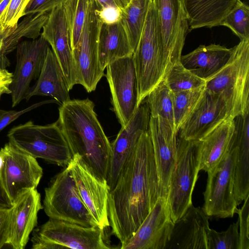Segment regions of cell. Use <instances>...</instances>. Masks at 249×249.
Listing matches in <instances>:
<instances>
[{"instance_id":"1","label":"cell","mask_w":249,"mask_h":249,"mask_svg":"<svg viewBox=\"0 0 249 249\" xmlns=\"http://www.w3.org/2000/svg\"><path fill=\"white\" fill-rule=\"evenodd\" d=\"M159 197L158 173L148 130L142 135L108 194L109 226L120 242V249L133 235Z\"/></svg>"},{"instance_id":"2","label":"cell","mask_w":249,"mask_h":249,"mask_svg":"<svg viewBox=\"0 0 249 249\" xmlns=\"http://www.w3.org/2000/svg\"><path fill=\"white\" fill-rule=\"evenodd\" d=\"M94 107L89 98L70 100L59 107L57 122L72 156L78 154L96 176L107 180L111 143L98 119Z\"/></svg>"},{"instance_id":"3","label":"cell","mask_w":249,"mask_h":249,"mask_svg":"<svg viewBox=\"0 0 249 249\" xmlns=\"http://www.w3.org/2000/svg\"><path fill=\"white\" fill-rule=\"evenodd\" d=\"M205 81L206 90L226 101L232 118L249 113V39L232 47L227 63Z\"/></svg>"},{"instance_id":"4","label":"cell","mask_w":249,"mask_h":249,"mask_svg":"<svg viewBox=\"0 0 249 249\" xmlns=\"http://www.w3.org/2000/svg\"><path fill=\"white\" fill-rule=\"evenodd\" d=\"M7 137L20 150L58 166L66 167L72 157L57 121L44 125L29 121L10 129Z\"/></svg>"},{"instance_id":"5","label":"cell","mask_w":249,"mask_h":249,"mask_svg":"<svg viewBox=\"0 0 249 249\" xmlns=\"http://www.w3.org/2000/svg\"><path fill=\"white\" fill-rule=\"evenodd\" d=\"M139 85V104L164 78L165 68L157 13L151 2L141 36L133 54Z\"/></svg>"},{"instance_id":"6","label":"cell","mask_w":249,"mask_h":249,"mask_svg":"<svg viewBox=\"0 0 249 249\" xmlns=\"http://www.w3.org/2000/svg\"><path fill=\"white\" fill-rule=\"evenodd\" d=\"M33 249H108L104 230L50 218L33 230Z\"/></svg>"},{"instance_id":"7","label":"cell","mask_w":249,"mask_h":249,"mask_svg":"<svg viewBox=\"0 0 249 249\" xmlns=\"http://www.w3.org/2000/svg\"><path fill=\"white\" fill-rule=\"evenodd\" d=\"M43 208L50 218L99 227L82 200L67 166L55 175L45 188Z\"/></svg>"},{"instance_id":"8","label":"cell","mask_w":249,"mask_h":249,"mask_svg":"<svg viewBox=\"0 0 249 249\" xmlns=\"http://www.w3.org/2000/svg\"><path fill=\"white\" fill-rule=\"evenodd\" d=\"M198 141L179 138L177 141V156L171 174L167 204L171 218L174 223L192 203L193 191L199 171Z\"/></svg>"},{"instance_id":"9","label":"cell","mask_w":249,"mask_h":249,"mask_svg":"<svg viewBox=\"0 0 249 249\" xmlns=\"http://www.w3.org/2000/svg\"><path fill=\"white\" fill-rule=\"evenodd\" d=\"M0 185L13 203L23 192L36 189L43 169L36 159L8 142L0 149Z\"/></svg>"},{"instance_id":"10","label":"cell","mask_w":249,"mask_h":249,"mask_svg":"<svg viewBox=\"0 0 249 249\" xmlns=\"http://www.w3.org/2000/svg\"><path fill=\"white\" fill-rule=\"evenodd\" d=\"M102 23L99 19L94 0H90L86 20L79 41L72 49L77 84L88 92L95 90L104 76L98 58L99 35Z\"/></svg>"},{"instance_id":"11","label":"cell","mask_w":249,"mask_h":249,"mask_svg":"<svg viewBox=\"0 0 249 249\" xmlns=\"http://www.w3.org/2000/svg\"><path fill=\"white\" fill-rule=\"evenodd\" d=\"M235 148L232 139L222 160L207 172L202 209L208 217H232L237 209L233 189V170Z\"/></svg>"},{"instance_id":"12","label":"cell","mask_w":249,"mask_h":249,"mask_svg":"<svg viewBox=\"0 0 249 249\" xmlns=\"http://www.w3.org/2000/svg\"><path fill=\"white\" fill-rule=\"evenodd\" d=\"M112 104L122 127L131 119L139 104V85L131 56L117 59L106 67Z\"/></svg>"},{"instance_id":"13","label":"cell","mask_w":249,"mask_h":249,"mask_svg":"<svg viewBox=\"0 0 249 249\" xmlns=\"http://www.w3.org/2000/svg\"><path fill=\"white\" fill-rule=\"evenodd\" d=\"M153 3L161 39L165 75L174 63L180 61L189 31L188 18L181 0H153Z\"/></svg>"},{"instance_id":"14","label":"cell","mask_w":249,"mask_h":249,"mask_svg":"<svg viewBox=\"0 0 249 249\" xmlns=\"http://www.w3.org/2000/svg\"><path fill=\"white\" fill-rule=\"evenodd\" d=\"M80 197L86 207L103 230L109 226L108 197L109 188L106 179L96 176L78 154H74L67 165Z\"/></svg>"},{"instance_id":"15","label":"cell","mask_w":249,"mask_h":249,"mask_svg":"<svg viewBox=\"0 0 249 249\" xmlns=\"http://www.w3.org/2000/svg\"><path fill=\"white\" fill-rule=\"evenodd\" d=\"M49 45L40 35L32 41L20 42L17 46L16 66L10 86L12 107L25 99L31 81L38 78Z\"/></svg>"},{"instance_id":"16","label":"cell","mask_w":249,"mask_h":249,"mask_svg":"<svg viewBox=\"0 0 249 249\" xmlns=\"http://www.w3.org/2000/svg\"><path fill=\"white\" fill-rule=\"evenodd\" d=\"M229 118L232 117L225 99L205 88L196 105L179 128V138L199 141Z\"/></svg>"},{"instance_id":"17","label":"cell","mask_w":249,"mask_h":249,"mask_svg":"<svg viewBox=\"0 0 249 249\" xmlns=\"http://www.w3.org/2000/svg\"><path fill=\"white\" fill-rule=\"evenodd\" d=\"M148 131L158 173L159 196L167 199L171 175L177 161L178 133L160 116H150Z\"/></svg>"},{"instance_id":"18","label":"cell","mask_w":249,"mask_h":249,"mask_svg":"<svg viewBox=\"0 0 249 249\" xmlns=\"http://www.w3.org/2000/svg\"><path fill=\"white\" fill-rule=\"evenodd\" d=\"M150 112L144 100L111 144V154L107 181L109 191L114 187L125 162L130 156L142 136L149 128Z\"/></svg>"},{"instance_id":"19","label":"cell","mask_w":249,"mask_h":249,"mask_svg":"<svg viewBox=\"0 0 249 249\" xmlns=\"http://www.w3.org/2000/svg\"><path fill=\"white\" fill-rule=\"evenodd\" d=\"M173 226L167 199L159 197L143 222L121 249H164Z\"/></svg>"},{"instance_id":"20","label":"cell","mask_w":249,"mask_h":249,"mask_svg":"<svg viewBox=\"0 0 249 249\" xmlns=\"http://www.w3.org/2000/svg\"><path fill=\"white\" fill-rule=\"evenodd\" d=\"M41 35L51 46L63 72L69 90L77 84L68 22L63 4L49 13Z\"/></svg>"},{"instance_id":"21","label":"cell","mask_w":249,"mask_h":249,"mask_svg":"<svg viewBox=\"0 0 249 249\" xmlns=\"http://www.w3.org/2000/svg\"><path fill=\"white\" fill-rule=\"evenodd\" d=\"M11 209L8 245L14 249H24L37 226L38 213L43 209L40 193L36 189L23 192Z\"/></svg>"},{"instance_id":"22","label":"cell","mask_w":249,"mask_h":249,"mask_svg":"<svg viewBox=\"0 0 249 249\" xmlns=\"http://www.w3.org/2000/svg\"><path fill=\"white\" fill-rule=\"evenodd\" d=\"M209 219L202 208L192 204L174 223L164 249H208Z\"/></svg>"},{"instance_id":"23","label":"cell","mask_w":249,"mask_h":249,"mask_svg":"<svg viewBox=\"0 0 249 249\" xmlns=\"http://www.w3.org/2000/svg\"><path fill=\"white\" fill-rule=\"evenodd\" d=\"M233 189L237 206L249 195V113L234 118Z\"/></svg>"},{"instance_id":"24","label":"cell","mask_w":249,"mask_h":249,"mask_svg":"<svg viewBox=\"0 0 249 249\" xmlns=\"http://www.w3.org/2000/svg\"><path fill=\"white\" fill-rule=\"evenodd\" d=\"M69 89L59 62L50 48L36 83L28 90L25 99L35 95L48 96L60 105L69 101Z\"/></svg>"},{"instance_id":"25","label":"cell","mask_w":249,"mask_h":249,"mask_svg":"<svg viewBox=\"0 0 249 249\" xmlns=\"http://www.w3.org/2000/svg\"><path fill=\"white\" fill-rule=\"evenodd\" d=\"M232 51V48L219 44L200 45L189 53L181 55L180 62L193 74L206 81L224 67Z\"/></svg>"},{"instance_id":"26","label":"cell","mask_w":249,"mask_h":249,"mask_svg":"<svg viewBox=\"0 0 249 249\" xmlns=\"http://www.w3.org/2000/svg\"><path fill=\"white\" fill-rule=\"evenodd\" d=\"M235 129L234 119L229 118L198 141L199 171L208 172L222 160L229 150Z\"/></svg>"},{"instance_id":"27","label":"cell","mask_w":249,"mask_h":249,"mask_svg":"<svg viewBox=\"0 0 249 249\" xmlns=\"http://www.w3.org/2000/svg\"><path fill=\"white\" fill-rule=\"evenodd\" d=\"M188 18L189 31L219 26L238 0H181Z\"/></svg>"},{"instance_id":"28","label":"cell","mask_w":249,"mask_h":249,"mask_svg":"<svg viewBox=\"0 0 249 249\" xmlns=\"http://www.w3.org/2000/svg\"><path fill=\"white\" fill-rule=\"evenodd\" d=\"M133 54V51L121 21L113 24L102 23L98 40V58L101 68L104 71L112 61Z\"/></svg>"},{"instance_id":"29","label":"cell","mask_w":249,"mask_h":249,"mask_svg":"<svg viewBox=\"0 0 249 249\" xmlns=\"http://www.w3.org/2000/svg\"><path fill=\"white\" fill-rule=\"evenodd\" d=\"M49 13H38L26 15L14 28L0 37L2 40L0 54V68H6L10 65L7 55L16 49L23 37L35 39L41 35V31L48 19Z\"/></svg>"},{"instance_id":"30","label":"cell","mask_w":249,"mask_h":249,"mask_svg":"<svg viewBox=\"0 0 249 249\" xmlns=\"http://www.w3.org/2000/svg\"><path fill=\"white\" fill-rule=\"evenodd\" d=\"M153 0H131L122 10V23L133 53L138 46L148 9Z\"/></svg>"},{"instance_id":"31","label":"cell","mask_w":249,"mask_h":249,"mask_svg":"<svg viewBox=\"0 0 249 249\" xmlns=\"http://www.w3.org/2000/svg\"><path fill=\"white\" fill-rule=\"evenodd\" d=\"M145 98L150 116H160L164 118L176 132L174 117L173 92L164 81L162 80L157 85Z\"/></svg>"},{"instance_id":"32","label":"cell","mask_w":249,"mask_h":249,"mask_svg":"<svg viewBox=\"0 0 249 249\" xmlns=\"http://www.w3.org/2000/svg\"><path fill=\"white\" fill-rule=\"evenodd\" d=\"M90 1V0H67L63 4L72 50L76 47L80 37Z\"/></svg>"},{"instance_id":"33","label":"cell","mask_w":249,"mask_h":249,"mask_svg":"<svg viewBox=\"0 0 249 249\" xmlns=\"http://www.w3.org/2000/svg\"><path fill=\"white\" fill-rule=\"evenodd\" d=\"M172 92L205 86V80L185 68L180 61L174 63L166 72L163 79Z\"/></svg>"},{"instance_id":"34","label":"cell","mask_w":249,"mask_h":249,"mask_svg":"<svg viewBox=\"0 0 249 249\" xmlns=\"http://www.w3.org/2000/svg\"><path fill=\"white\" fill-rule=\"evenodd\" d=\"M204 90L205 86L173 92L175 126L178 133L184 122L196 105Z\"/></svg>"},{"instance_id":"35","label":"cell","mask_w":249,"mask_h":249,"mask_svg":"<svg viewBox=\"0 0 249 249\" xmlns=\"http://www.w3.org/2000/svg\"><path fill=\"white\" fill-rule=\"evenodd\" d=\"M219 26L230 28L241 40L249 39V7L238 0Z\"/></svg>"},{"instance_id":"36","label":"cell","mask_w":249,"mask_h":249,"mask_svg":"<svg viewBox=\"0 0 249 249\" xmlns=\"http://www.w3.org/2000/svg\"><path fill=\"white\" fill-rule=\"evenodd\" d=\"M239 220L222 232L211 229L207 236L208 249H240Z\"/></svg>"},{"instance_id":"37","label":"cell","mask_w":249,"mask_h":249,"mask_svg":"<svg viewBox=\"0 0 249 249\" xmlns=\"http://www.w3.org/2000/svg\"><path fill=\"white\" fill-rule=\"evenodd\" d=\"M31 0H11L0 19V37L15 27Z\"/></svg>"},{"instance_id":"38","label":"cell","mask_w":249,"mask_h":249,"mask_svg":"<svg viewBox=\"0 0 249 249\" xmlns=\"http://www.w3.org/2000/svg\"><path fill=\"white\" fill-rule=\"evenodd\" d=\"M249 195L244 200L241 208L236 209L235 213L238 214L240 249H249Z\"/></svg>"},{"instance_id":"39","label":"cell","mask_w":249,"mask_h":249,"mask_svg":"<svg viewBox=\"0 0 249 249\" xmlns=\"http://www.w3.org/2000/svg\"><path fill=\"white\" fill-rule=\"evenodd\" d=\"M67 0H31L25 10L24 16L38 13L49 12Z\"/></svg>"},{"instance_id":"40","label":"cell","mask_w":249,"mask_h":249,"mask_svg":"<svg viewBox=\"0 0 249 249\" xmlns=\"http://www.w3.org/2000/svg\"><path fill=\"white\" fill-rule=\"evenodd\" d=\"M51 102V101H43L34 104L31 106L19 111L0 110V132L9 124L16 120L23 114L30 111L42 105Z\"/></svg>"},{"instance_id":"41","label":"cell","mask_w":249,"mask_h":249,"mask_svg":"<svg viewBox=\"0 0 249 249\" xmlns=\"http://www.w3.org/2000/svg\"><path fill=\"white\" fill-rule=\"evenodd\" d=\"M97 16L103 24H113L121 21L122 10L118 8L107 6L97 9Z\"/></svg>"},{"instance_id":"42","label":"cell","mask_w":249,"mask_h":249,"mask_svg":"<svg viewBox=\"0 0 249 249\" xmlns=\"http://www.w3.org/2000/svg\"><path fill=\"white\" fill-rule=\"evenodd\" d=\"M11 209L0 207V249L8 244Z\"/></svg>"},{"instance_id":"43","label":"cell","mask_w":249,"mask_h":249,"mask_svg":"<svg viewBox=\"0 0 249 249\" xmlns=\"http://www.w3.org/2000/svg\"><path fill=\"white\" fill-rule=\"evenodd\" d=\"M13 73L5 68L0 67V98L3 94H11L10 86L13 81Z\"/></svg>"},{"instance_id":"44","label":"cell","mask_w":249,"mask_h":249,"mask_svg":"<svg viewBox=\"0 0 249 249\" xmlns=\"http://www.w3.org/2000/svg\"><path fill=\"white\" fill-rule=\"evenodd\" d=\"M97 9L112 6L123 10L129 4L131 0H94Z\"/></svg>"},{"instance_id":"45","label":"cell","mask_w":249,"mask_h":249,"mask_svg":"<svg viewBox=\"0 0 249 249\" xmlns=\"http://www.w3.org/2000/svg\"><path fill=\"white\" fill-rule=\"evenodd\" d=\"M12 206V203L0 185V207L10 208Z\"/></svg>"},{"instance_id":"46","label":"cell","mask_w":249,"mask_h":249,"mask_svg":"<svg viewBox=\"0 0 249 249\" xmlns=\"http://www.w3.org/2000/svg\"><path fill=\"white\" fill-rule=\"evenodd\" d=\"M11 0H0V19L1 16L7 7Z\"/></svg>"},{"instance_id":"47","label":"cell","mask_w":249,"mask_h":249,"mask_svg":"<svg viewBox=\"0 0 249 249\" xmlns=\"http://www.w3.org/2000/svg\"><path fill=\"white\" fill-rule=\"evenodd\" d=\"M1 48H2V40L0 37V52L1 50Z\"/></svg>"},{"instance_id":"48","label":"cell","mask_w":249,"mask_h":249,"mask_svg":"<svg viewBox=\"0 0 249 249\" xmlns=\"http://www.w3.org/2000/svg\"><path fill=\"white\" fill-rule=\"evenodd\" d=\"M2 159H1V158L0 156V168H1V167L2 166Z\"/></svg>"},{"instance_id":"49","label":"cell","mask_w":249,"mask_h":249,"mask_svg":"<svg viewBox=\"0 0 249 249\" xmlns=\"http://www.w3.org/2000/svg\"></svg>"}]
</instances>
